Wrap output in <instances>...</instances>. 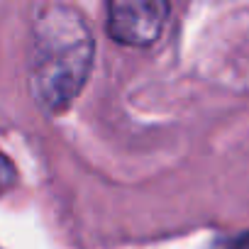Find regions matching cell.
<instances>
[{
  "instance_id": "obj_1",
  "label": "cell",
  "mask_w": 249,
  "mask_h": 249,
  "mask_svg": "<svg viewBox=\"0 0 249 249\" xmlns=\"http://www.w3.org/2000/svg\"><path fill=\"white\" fill-rule=\"evenodd\" d=\"M95 56L83 13L69 3L39 8L30 44V90L44 112L66 110L83 90Z\"/></svg>"
},
{
  "instance_id": "obj_3",
  "label": "cell",
  "mask_w": 249,
  "mask_h": 249,
  "mask_svg": "<svg viewBox=\"0 0 249 249\" xmlns=\"http://www.w3.org/2000/svg\"><path fill=\"white\" fill-rule=\"evenodd\" d=\"M222 249H249V232L239 234L237 239H230L222 244Z\"/></svg>"
},
{
  "instance_id": "obj_2",
  "label": "cell",
  "mask_w": 249,
  "mask_h": 249,
  "mask_svg": "<svg viewBox=\"0 0 249 249\" xmlns=\"http://www.w3.org/2000/svg\"><path fill=\"white\" fill-rule=\"evenodd\" d=\"M169 10L164 0H110L105 27L117 44L149 47L159 39Z\"/></svg>"
}]
</instances>
